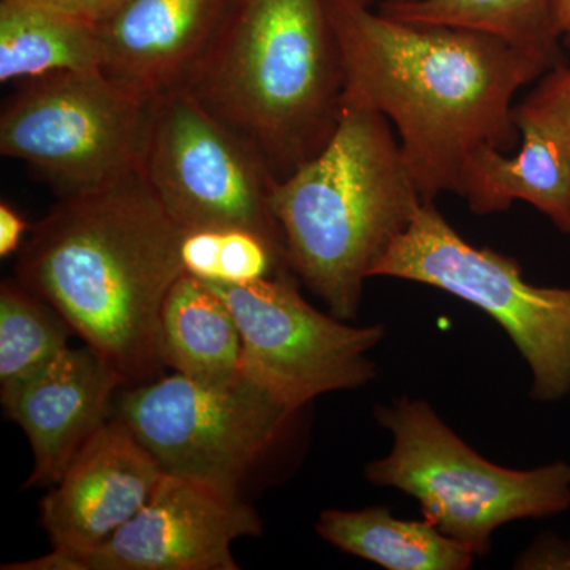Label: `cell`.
<instances>
[{
    "mask_svg": "<svg viewBox=\"0 0 570 570\" xmlns=\"http://www.w3.org/2000/svg\"><path fill=\"white\" fill-rule=\"evenodd\" d=\"M269 202L288 266L330 314L348 322L365 281L425 200L387 118L343 100L324 148L275 179Z\"/></svg>",
    "mask_w": 570,
    "mask_h": 570,
    "instance_id": "3957f363",
    "label": "cell"
},
{
    "mask_svg": "<svg viewBox=\"0 0 570 570\" xmlns=\"http://www.w3.org/2000/svg\"><path fill=\"white\" fill-rule=\"evenodd\" d=\"M262 520L243 498L165 474L145 508L81 553L52 550L3 570H238L232 543L258 538Z\"/></svg>",
    "mask_w": 570,
    "mask_h": 570,
    "instance_id": "8fae6325",
    "label": "cell"
},
{
    "mask_svg": "<svg viewBox=\"0 0 570 570\" xmlns=\"http://www.w3.org/2000/svg\"><path fill=\"white\" fill-rule=\"evenodd\" d=\"M100 67L102 43L96 24L39 0H0V81Z\"/></svg>",
    "mask_w": 570,
    "mask_h": 570,
    "instance_id": "ac0fdd59",
    "label": "cell"
},
{
    "mask_svg": "<svg viewBox=\"0 0 570 570\" xmlns=\"http://www.w3.org/2000/svg\"><path fill=\"white\" fill-rule=\"evenodd\" d=\"M149 100L102 69L22 81L0 116V153L47 176L62 195L141 170Z\"/></svg>",
    "mask_w": 570,
    "mask_h": 570,
    "instance_id": "ba28073f",
    "label": "cell"
},
{
    "mask_svg": "<svg viewBox=\"0 0 570 570\" xmlns=\"http://www.w3.org/2000/svg\"><path fill=\"white\" fill-rule=\"evenodd\" d=\"M39 2L78 18V20L97 24L108 17L122 0H39Z\"/></svg>",
    "mask_w": 570,
    "mask_h": 570,
    "instance_id": "cb8c5ba5",
    "label": "cell"
},
{
    "mask_svg": "<svg viewBox=\"0 0 570 570\" xmlns=\"http://www.w3.org/2000/svg\"><path fill=\"white\" fill-rule=\"evenodd\" d=\"M417 24L453 26L490 33L527 52L547 70L564 63L553 22V0H407L379 7Z\"/></svg>",
    "mask_w": 570,
    "mask_h": 570,
    "instance_id": "d6986e66",
    "label": "cell"
},
{
    "mask_svg": "<svg viewBox=\"0 0 570 570\" xmlns=\"http://www.w3.org/2000/svg\"><path fill=\"white\" fill-rule=\"evenodd\" d=\"M316 531L336 549L389 570H464L475 557L430 521L400 520L385 508L324 510Z\"/></svg>",
    "mask_w": 570,
    "mask_h": 570,
    "instance_id": "e0dca14e",
    "label": "cell"
},
{
    "mask_svg": "<svg viewBox=\"0 0 570 570\" xmlns=\"http://www.w3.org/2000/svg\"><path fill=\"white\" fill-rule=\"evenodd\" d=\"M75 335L66 318L20 281L0 285V397L50 366Z\"/></svg>",
    "mask_w": 570,
    "mask_h": 570,
    "instance_id": "ffe728a7",
    "label": "cell"
},
{
    "mask_svg": "<svg viewBox=\"0 0 570 570\" xmlns=\"http://www.w3.org/2000/svg\"><path fill=\"white\" fill-rule=\"evenodd\" d=\"M235 0H122L97 22L104 73L142 99L181 88Z\"/></svg>",
    "mask_w": 570,
    "mask_h": 570,
    "instance_id": "5bb4252c",
    "label": "cell"
},
{
    "mask_svg": "<svg viewBox=\"0 0 570 570\" xmlns=\"http://www.w3.org/2000/svg\"><path fill=\"white\" fill-rule=\"evenodd\" d=\"M558 551V557L551 553L549 549L531 550L521 561V568L524 569H568L570 570V557H566L562 551Z\"/></svg>",
    "mask_w": 570,
    "mask_h": 570,
    "instance_id": "d4e9b609",
    "label": "cell"
},
{
    "mask_svg": "<svg viewBox=\"0 0 570 570\" xmlns=\"http://www.w3.org/2000/svg\"><path fill=\"white\" fill-rule=\"evenodd\" d=\"M343 82L326 0H235L186 88L283 179L332 137Z\"/></svg>",
    "mask_w": 570,
    "mask_h": 570,
    "instance_id": "277c9868",
    "label": "cell"
},
{
    "mask_svg": "<svg viewBox=\"0 0 570 570\" xmlns=\"http://www.w3.org/2000/svg\"><path fill=\"white\" fill-rule=\"evenodd\" d=\"M360 2L366 3L370 7H379L389 6V3H397V2H407V0H360Z\"/></svg>",
    "mask_w": 570,
    "mask_h": 570,
    "instance_id": "4316f807",
    "label": "cell"
},
{
    "mask_svg": "<svg viewBox=\"0 0 570 570\" xmlns=\"http://www.w3.org/2000/svg\"><path fill=\"white\" fill-rule=\"evenodd\" d=\"M32 225L9 202L0 204V257H10L24 245V235L31 230Z\"/></svg>",
    "mask_w": 570,
    "mask_h": 570,
    "instance_id": "603a6c76",
    "label": "cell"
},
{
    "mask_svg": "<svg viewBox=\"0 0 570 570\" xmlns=\"http://www.w3.org/2000/svg\"><path fill=\"white\" fill-rule=\"evenodd\" d=\"M121 377L91 347L67 348L37 376L2 396L7 417L22 428L33 469L22 489H51L89 439L110 422Z\"/></svg>",
    "mask_w": 570,
    "mask_h": 570,
    "instance_id": "4fadbf2b",
    "label": "cell"
},
{
    "mask_svg": "<svg viewBox=\"0 0 570 570\" xmlns=\"http://www.w3.org/2000/svg\"><path fill=\"white\" fill-rule=\"evenodd\" d=\"M515 124L519 153L508 157L501 149L482 146L468 160L456 195L479 216L527 202L561 234L570 235V148L534 124Z\"/></svg>",
    "mask_w": 570,
    "mask_h": 570,
    "instance_id": "9a60e30c",
    "label": "cell"
},
{
    "mask_svg": "<svg viewBox=\"0 0 570 570\" xmlns=\"http://www.w3.org/2000/svg\"><path fill=\"white\" fill-rule=\"evenodd\" d=\"M165 367L205 384H228L242 374L243 341L234 313L212 285L183 275L160 316Z\"/></svg>",
    "mask_w": 570,
    "mask_h": 570,
    "instance_id": "2e32d148",
    "label": "cell"
},
{
    "mask_svg": "<svg viewBox=\"0 0 570 570\" xmlns=\"http://www.w3.org/2000/svg\"><path fill=\"white\" fill-rule=\"evenodd\" d=\"M298 412L245 376L205 384L175 373L121 389L112 415L165 474L242 498Z\"/></svg>",
    "mask_w": 570,
    "mask_h": 570,
    "instance_id": "52a82bcc",
    "label": "cell"
},
{
    "mask_svg": "<svg viewBox=\"0 0 570 570\" xmlns=\"http://www.w3.org/2000/svg\"><path fill=\"white\" fill-rule=\"evenodd\" d=\"M374 415L392 433L393 445L387 456L367 464L366 479L417 499L423 519L479 557L489 553L502 524L570 508L564 461L531 471L498 466L469 448L426 401L401 397Z\"/></svg>",
    "mask_w": 570,
    "mask_h": 570,
    "instance_id": "5b68a950",
    "label": "cell"
},
{
    "mask_svg": "<svg viewBox=\"0 0 570 570\" xmlns=\"http://www.w3.org/2000/svg\"><path fill=\"white\" fill-rule=\"evenodd\" d=\"M165 472L121 420L112 415L41 499L40 521L52 550L81 553L134 519Z\"/></svg>",
    "mask_w": 570,
    "mask_h": 570,
    "instance_id": "7c38bea8",
    "label": "cell"
},
{
    "mask_svg": "<svg viewBox=\"0 0 570 570\" xmlns=\"http://www.w3.org/2000/svg\"><path fill=\"white\" fill-rule=\"evenodd\" d=\"M411 281L471 303L498 322L532 374V396L570 393V287L528 283L515 258L466 242L434 202H423L371 277Z\"/></svg>",
    "mask_w": 570,
    "mask_h": 570,
    "instance_id": "8992f818",
    "label": "cell"
},
{
    "mask_svg": "<svg viewBox=\"0 0 570 570\" xmlns=\"http://www.w3.org/2000/svg\"><path fill=\"white\" fill-rule=\"evenodd\" d=\"M181 261L187 275L213 284H249L291 269L285 250L265 236L236 227L186 230Z\"/></svg>",
    "mask_w": 570,
    "mask_h": 570,
    "instance_id": "44dd1931",
    "label": "cell"
},
{
    "mask_svg": "<svg viewBox=\"0 0 570 570\" xmlns=\"http://www.w3.org/2000/svg\"><path fill=\"white\" fill-rule=\"evenodd\" d=\"M515 121L534 124L570 148V67L564 63L539 78L534 91L517 105Z\"/></svg>",
    "mask_w": 570,
    "mask_h": 570,
    "instance_id": "7402d4cb",
    "label": "cell"
},
{
    "mask_svg": "<svg viewBox=\"0 0 570 570\" xmlns=\"http://www.w3.org/2000/svg\"><path fill=\"white\" fill-rule=\"evenodd\" d=\"M553 22L561 43L570 48V0H553Z\"/></svg>",
    "mask_w": 570,
    "mask_h": 570,
    "instance_id": "484cf974",
    "label": "cell"
},
{
    "mask_svg": "<svg viewBox=\"0 0 570 570\" xmlns=\"http://www.w3.org/2000/svg\"><path fill=\"white\" fill-rule=\"evenodd\" d=\"M326 10L343 100L392 124L423 200L459 194L482 146L517 145V92L549 71L530 55L490 33L397 20L360 0H326Z\"/></svg>",
    "mask_w": 570,
    "mask_h": 570,
    "instance_id": "6da1fadb",
    "label": "cell"
},
{
    "mask_svg": "<svg viewBox=\"0 0 570 570\" xmlns=\"http://www.w3.org/2000/svg\"><path fill=\"white\" fill-rule=\"evenodd\" d=\"M206 284L238 324L243 376L288 406L302 411L317 396L363 387L376 377L370 352L384 337V326L348 325L321 313L288 273L242 285Z\"/></svg>",
    "mask_w": 570,
    "mask_h": 570,
    "instance_id": "30bf717a",
    "label": "cell"
},
{
    "mask_svg": "<svg viewBox=\"0 0 570 570\" xmlns=\"http://www.w3.org/2000/svg\"><path fill=\"white\" fill-rule=\"evenodd\" d=\"M186 228L141 170L62 195L18 250L17 279L55 307L124 387L164 371L160 316L184 272Z\"/></svg>",
    "mask_w": 570,
    "mask_h": 570,
    "instance_id": "7a4b0ae2",
    "label": "cell"
},
{
    "mask_svg": "<svg viewBox=\"0 0 570 570\" xmlns=\"http://www.w3.org/2000/svg\"><path fill=\"white\" fill-rule=\"evenodd\" d=\"M141 174L186 230L246 228L285 250L268 163L186 86L149 99Z\"/></svg>",
    "mask_w": 570,
    "mask_h": 570,
    "instance_id": "9c48e42d",
    "label": "cell"
}]
</instances>
